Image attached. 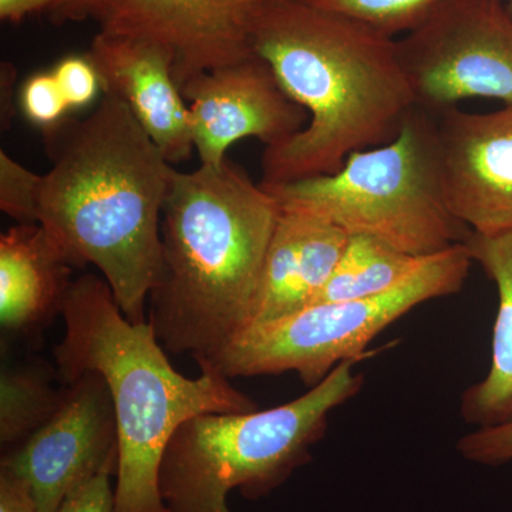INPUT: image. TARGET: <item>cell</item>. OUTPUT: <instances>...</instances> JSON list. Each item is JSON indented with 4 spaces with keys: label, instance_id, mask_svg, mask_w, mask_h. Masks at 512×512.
<instances>
[{
    "label": "cell",
    "instance_id": "cell-1",
    "mask_svg": "<svg viewBox=\"0 0 512 512\" xmlns=\"http://www.w3.org/2000/svg\"><path fill=\"white\" fill-rule=\"evenodd\" d=\"M249 42L309 123L266 147L262 185L336 173L356 151L389 143L416 106L397 40L303 0L249 5Z\"/></svg>",
    "mask_w": 512,
    "mask_h": 512
},
{
    "label": "cell",
    "instance_id": "cell-2",
    "mask_svg": "<svg viewBox=\"0 0 512 512\" xmlns=\"http://www.w3.org/2000/svg\"><path fill=\"white\" fill-rule=\"evenodd\" d=\"M43 133L52 167L42 175L39 224L76 268L99 269L130 322H147L175 168L114 94Z\"/></svg>",
    "mask_w": 512,
    "mask_h": 512
},
{
    "label": "cell",
    "instance_id": "cell-3",
    "mask_svg": "<svg viewBox=\"0 0 512 512\" xmlns=\"http://www.w3.org/2000/svg\"><path fill=\"white\" fill-rule=\"evenodd\" d=\"M278 200L231 160L174 170L148 320L167 353L211 360L247 328Z\"/></svg>",
    "mask_w": 512,
    "mask_h": 512
},
{
    "label": "cell",
    "instance_id": "cell-4",
    "mask_svg": "<svg viewBox=\"0 0 512 512\" xmlns=\"http://www.w3.org/2000/svg\"><path fill=\"white\" fill-rule=\"evenodd\" d=\"M63 339L55 348L63 384L86 372L104 377L119 429L114 512H168L160 494L165 447L200 414L248 413L258 404L210 362L190 379L168 360L150 323L130 322L103 276L74 279L64 302Z\"/></svg>",
    "mask_w": 512,
    "mask_h": 512
},
{
    "label": "cell",
    "instance_id": "cell-5",
    "mask_svg": "<svg viewBox=\"0 0 512 512\" xmlns=\"http://www.w3.org/2000/svg\"><path fill=\"white\" fill-rule=\"evenodd\" d=\"M340 363L292 402L248 413L200 414L185 421L165 447L160 494L168 512H232L228 494L268 495L312 458L330 413L362 390L365 377Z\"/></svg>",
    "mask_w": 512,
    "mask_h": 512
},
{
    "label": "cell",
    "instance_id": "cell-6",
    "mask_svg": "<svg viewBox=\"0 0 512 512\" xmlns=\"http://www.w3.org/2000/svg\"><path fill=\"white\" fill-rule=\"evenodd\" d=\"M262 187L284 210L309 212L349 237L380 239L417 258L464 244L473 232L447 204L436 116L417 106L393 140L356 151L336 173Z\"/></svg>",
    "mask_w": 512,
    "mask_h": 512
},
{
    "label": "cell",
    "instance_id": "cell-7",
    "mask_svg": "<svg viewBox=\"0 0 512 512\" xmlns=\"http://www.w3.org/2000/svg\"><path fill=\"white\" fill-rule=\"evenodd\" d=\"M473 264L464 244L424 258L389 291L370 298L316 303L302 311L242 330L210 362L228 377L295 372L311 389L345 360H365L367 346L414 308L456 295Z\"/></svg>",
    "mask_w": 512,
    "mask_h": 512
},
{
    "label": "cell",
    "instance_id": "cell-8",
    "mask_svg": "<svg viewBox=\"0 0 512 512\" xmlns=\"http://www.w3.org/2000/svg\"><path fill=\"white\" fill-rule=\"evenodd\" d=\"M397 49L420 109L439 114L473 97L512 106V15L504 0H447Z\"/></svg>",
    "mask_w": 512,
    "mask_h": 512
},
{
    "label": "cell",
    "instance_id": "cell-9",
    "mask_svg": "<svg viewBox=\"0 0 512 512\" xmlns=\"http://www.w3.org/2000/svg\"><path fill=\"white\" fill-rule=\"evenodd\" d=\"M117 466L119 429L113 397L97 372L66 384L52 419L0 463L28 484L37 512H57L73 491L106 471L117 474Z\"/></svg>",
    "mask_w": 512,
    "mask_h": 512
},
{
    "label": "cell",
    "instance_id": "cell-10",
    "mask_svg": "<svg viewBox=\"0 0 512 512\" xmlns=\"http://www.w3.org/2000/svg\"><path fill=\"white\" fill-rule=\"evenodd\" d=\"M181 93L190 101L192 143L201 165L224 163L228 148L244 138L276 146L309 123V114L256 55L194 77Z\"/></svg>",
    "mask_w": 512,
    "mask_h": 512
},
{
    "label": "cell",
    "instance_id": "cell-11",
    "mask_svg": "<svg viewBox=\"0 0 512 512\" xmlns=\"http://www.w3.org/2000/svg\"><path fill=\"white\" fill-rule=\"evenodd\" d=\"M444 191L458 221L477 234L512 229V106L493 113L457 107L434 114Z\"/></svg>",
    "mask_w": 512,
    "mask_h": 512
},
{
    "label": "cell",
    "instance_id": "cell-12",
    "mask_svg": "<svg viewBox=\"0 0 512 512\" xmlns=\"http://www.w3.org/2000/svg\"><path fill=\"white\" fill-rule=\"evenodd\" d=\"M245 0H117L101 32L148 40L170 50L178 87L200 74L255 55Z\"/></svg>",
    "mask_w": 512,
    "mask_h": 512
},
{
    "label": "cell",
    "instance_id": "cell-13",
    "mask_svg": "<svg viewBox=\"0 0 512 512\" xmlns=\"http://www.w3.org/2000/svg\"><path fill=\"white\" fill-rule=\"evenodd\" d=\"M87 56L103 93L126 103L165 160L171 165L190 160L195 151L190 110L175 82L173 53L148 40L100 32Z\"/></svg>",
    "mask_w": 512,
    "mask_h": 512
},
{
    "label": "cell",
    "instance_id": "cell-14",
    "mask_svg": "<svg viewBox=\"0 0 512 512\" xmlns=\"http://www.w3.org/2000/svg\"><path fill=\"white\" fill-rule=\"evenodd\" d=\"M348 242L349 235L332 222L309 212L281 208L245 329L311 306Z\"/></svg>",
    "mask_w": 512,
    "mask_h": 512
},
{
    "label": "cell",
    "instance_id": "cell-15",
    "mask_svg": "<svg viewBox=\"0 0 512 512\" xmlns=\"http://www.w3.org/2000/svg\"><path fill=\"white\" fill-rule=\"evenodd\" d=\"M70 261L42 224H18L0 237V323L35 335L62 315L72 286Z\"/></svg>",
    "mask_w": 512,
    "mask_h": 512
},
{
    "label": "cell",
    "instance_id": "cell-16",
    "mask_svg": "<svg viewBox=\"0 0 512 512\" xmlns=\"http://www.w3.org/2000/svg\"><path fill=\"white\" fill-rule=\"evenodd\" d=\"M464 245L497 286L498 312L490 370L463 393L460 413L477 429L501 426L512 421V229L494 235L471 232Z\"/></svg>",
    "mask_w": 512,
    "mask_h": 512
},
{
    "label": "cell",
    "instance_id": "cell-17",
    "mask_svg": "<svg viewBox=\"0 0 512 512\" xmlns=\"http://www.w3.org/2000/svg\"><path fill=\"white\" fill-rule=\"evenodd\" d=\"M423 259L380 239L352 235L338 266L312 305L380 295L412 274Z\"/></svg>",
    "mask_w": 512,
    "mask_h": 512
},
{
    "label": "cell",
    "instance_id": "cell-18",
    "mask_svg": "<svg viewBox=\"0 0 512 512\" xmlns=\"http://www.w3.org/2000/svg\"><path fill=\"white\" fill-rule=\"evenodd\" d=\"M59 373L42 363L5 366L0 375V444L19 447L52 419L66 393Z\"/></svg>",
    "mask_w": 512,
    "mask_h": 512
},
{
    "label": "cell",
    "instance_id": "cell-19",
    "mask_svg": "<svg viewBox=\"0 0 512 512\" xmlns=\"http://www.w3.org/2000/svg\"><path fill=\"white\" fill-rule=\"evenodd\" d=\"M313 8L339 13L384 35L409 33L447 0H303Z\"/></svg>",
    "mask_w": 512,
    "mask_h": 512
},
{
    "label": "cell",
    "instance_id": "cell-20",
    "mask_svg": "<svg viewBox=\"0 0 512 512\" xmlns=\"http://www.w3.org/2000/svg\"><path fill=\"white\" fill-rule=\"evenodd\" d=\"M42 175L0 150V210L18 224L39 222V197Z\"/></svg>",
    "mask_w": 512,
    "mask_h": 512
},
{
    "label": "cell",
    "instance_id": "cell-21",
    "mask_svg": "<svg viewBox=\"0 0 512 512\" xmlns=\"http://www.w3.org/2000/svg\"><path fill=\"white\" fill-rule=\"evenodd\" d=\"M19 100L26 119L42 127L43 131L59 126L70 110L52 72L30 76L23 84Z\"/></svg>",
    "mask_w": 512,
    "mask_h": 512
},
{
    "label": "cell",
    "instance_id": "cell-22",
    "mask_svg": "<svg viewBox=\"0 0 512 512\" xmlns=\"http://www.w3.org/2000/svg\"><path fill=\"white\" fill-rule=\"evenodd\" d=\"M52 73L70 110L89 106L103 93L99 72L87 55L64 57Z\"/></svg>",
    "mask_w": 512,
    "mask_h": 512
},
{
    "label": "cell",
    "instance_id": "cell-23",
    "mask_svg": "<svg viewBox=\"0 0 512 512\" xmlns=\"http://www.w3.org/2000/svg\"><path fill=\"white\" fill-rule=\"evenodd\" d=\"M457 450L466 460L485 466H500L512 461V421L474 430L458 440Z\"/></svg>",
    "mask_w": 512,
    "mask_h": 512
},
{
    "label": "cell",
    "instance_id": "cell-24",
    "mask_svg": "<svg viewBox=\"0 0 512 512\" xmlns=\"http://www.w3.org/2000/svg\"><path fill=\"white\" fill-rule=\"evenodd\" d=\"M113 473L106 471L73 491L57 512H114Z\"/></svg>",
    "mask_w": 512,
    "mask_h": 512
},
{
    "label": "cell",
    "instance_id": "cell-25",
    "mask_svg": "<svg viewBox=\"0 0 512 512\" xmlns=\"http://www.w3.org/2000/svg\"><path fill=\"white\" fill-rule=\"evenodd\" d=\"M117 0H57L50 9V19L57 25L69 22H83L87 19L100 20L109 12Z\"/></svg>",
    "mask_w": 512,
    "mask_h": 512
},
{
    "label": "cell",
    "instance_id": "cell-26",
    "mask_svg": "<svg viewBox=\"0 0 512 512\" xmlns=\"http://www.w3.org/2000/svg\"><path fill=\"white\" fill-rule=\"evenodd\" d=\"M0 512H37L28 484L0 468Z\"/></svg>",
    "mask_w": 512,
    "mask_h": 512
},
{
    "label": "cell",
    "instance_id": "cell-27",
    "mask_svg": "<svg viewBox=\"0 0 512 512\" xmlns=\"http://www.w3.org/2000/svg\"><path fill=\"white\" fill-rule=\"evenodd\" d=\"M16 82L18 70L12 63L3 62L0 66V127L8 131L16 116Z\"/></svg>",
    "mask_w": 512,
    "mask_h": 512
},
{
    "label": "cell",
    "instance_id": "cell-28",
    "mask_svg": "<svg viewBox=\"0 0 512 512\" xmlns=\"http://www.w3.org/2000/svg\"><path fill=\"white\" fill-rule=\"evenodd\" d=\"M57 0H0V19L20 23L32 13L49 10Z\"/></svg>",
    "mask_w": 512,
    "mask_h": 512
},
{
    "label": "cell",
    "instance_id": "cell-29",
    "mask_svg": "<svg viewBox=\"0 0 512 512\" xmlns=\"http://www.w3.org/2000/svg\"><path fill=\"white\" fill-rule=\"evenodd\" d=\"M248 5H258V3L281 2V0H245Z\"/></svg>",
    "mask_w": 512,
    "mask_h": 512
},
{
    "label": "cell",
    "instance_id": "cell-30",
    "mask_svg": "<svg viewBox=\"0 0 512 512\" xmlns=\"http://www.w3.org/2000/svg\"><path fill=\"white\" fill-rule=\"evenodd\" d=\"M508 9H510L511 15H512V0L508 2Z\"/></svg>",
    "mask_w": 512,
    "mask_h": 512
}]
</instances>
